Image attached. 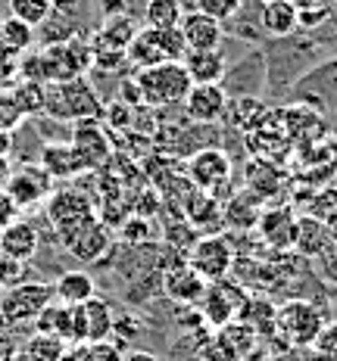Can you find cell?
Instances as JSON below:
<instances>
[{
    "instance_id": "29",
    "label": "cell",
    "mask_w": 337,
    "mask_h": 361,
    "mask_svg": "<svg viewBox=\"0 0 337 361\" xmlns=\"http://www.w3.org/2000/svg\"><path fill=\"white\" fill-rule=\"evenodd\" d=\"M10 90V97L16 100V106L22 116H35V112H44V94H47V87L37 85V81H22L16 78V85L6 87Z\"/></svg>"
},
{
    "instance_id": "8",
    "label": "cell",
    "mask_w": 337,
    "mask_h": 361,
    "mask_svg": "<svg viewBox=\"0 0 337 361\" xmlns=\"http://www.w3.org/2000/svg\"><path fill=\"white\" fill-rule=\"evenodd\" d=\"M44 212H47V221L54 224L57 237L97 215L88 193H81L78 187H59V190H54L47 197V202H44Z\"/></svg>"
},
{
    "instance_id": "15",
    "label": "cell",
    "mask_w": 337,
    "mask_h": 361,
    "mask_svg": "<svg viewBox=\"0 0 337 361\" xmlns=\"http://www.w3.org/2000/svg\"><path fill=\"white\" fill-rule=\"evenodd\" d=\"M182 106L191 122L213 125L228 112V94H225L222 85H191Z\"/></svg>"
},
{
    "instance_id": "40",
    "label": "cell",
    "mask_w": 337,
    "mask_h": 361,
    "mask_svg": "<svg viewBox=\"0 0 337 361\" xmlns=\"http://www.w3.org/2000/svg\"><path fill=\"white\" fill-rule=\"evenodd\" d=\"M97 6H100L103 16H131L134 10V0H97Z\"/></svg>"
},
{
    "instance_id": "3",
    "label": "cell",
    "mask_w": 337,
    "mask_h": 361,
    "mask_svg": "<svg viewBox=\"0 0 337 361\" xmlns=\"http://www.w3.org/2000/svg\"><path fill=\"white\" fill-rule=\"evenodd\" d=\"M44 72V85H63L72 78H85V72L94 66L91 44L81 37H66V41H50L47 47L37 54Z\"/></svg>"
},
{
    "instance_id": "16",
    "label": "cell",
    "mask_w": 337,
    "mask_h": 361,
    "mask_svg": "<svg viewBox=\"0 0 337 361\" xmlns=\"http://www.w3.org/2000/svg\"><path fill=\"white\" fill-rule=\"evenodd\" d=\"M178 32H182L187 50H219V44L225 37L222 22L206 16V13H200V10L184 13L182 22H178Z\"/></svg>"
},
{
    "instance_id": "42",
    "label": "cell",
    "mask_w": 337,
    "mask_h": 361,
    "mask_svg": "<svg viewBox=\"0 0 337 361\" xmlns=\"http://www.w3.org/2000/svg\"><path fill=\"white\" fill-rule=\"evenodd\" d=\"M321 274H325L328 277V281H334L337 283V240H334V243L331 246H328V250L325 252H321Z\"/></svg>"
},
{
    "instance_id": "17",
    "label": "cell",
    "mask_w": 337,
    "mask_h": 361,
    "mask_svg": "<svg viewBox=\"0 0 337 361\" xmlns=\"http://www.w3.org/2000/svg\"><path fill=\"white\" fill-rule=\"evenodd\" d=\"M37 246H41L37 228L25 218H16L13 224L0 228V255H10L16 262H32Z\"/></svg>"
},
{
    "instance_id": "49",
    "label": "cell",
    "mask_w": 337,
    "mask_h": 361,
    "mask_svg": "<svg viewBox=\"0 0 337 361\" xmlns=\"http://www.w3.org/2000/svg\"><path fill=\"white\" fill-rule=\"evenodd\" d=\"M0 25H4V16H0Z\"/></svg>"
},
{
    "instance_id": "5",
    "label": "cell",
    "mask_w": 337,
    "mask_h": 361,
    "mask_svg": "<svg viewBox=\"0 0 337 361\" xmlns=\"http://www.w3.org/2000/svg\"><path fill=\"white\" fill-rule=\"evenodd\" d=\"M275 330L288 340L290 345H312V340L319 336V330L325 327V314L319 312L316 302H306V299H288L275 308Z\"/></svg>"
},
{
    "instance_id": "28",
    "label": "cell",
    "mask_w": 337,
    "mask_h": 361,
    "mask_svg": "<svg viewBox=\"0 0 337 361\" xmlns=\"http://www.w3.org/2000/svg\"><path fill=\"white\" fill-rule=\"evenodd\" d=\"M182 16H184L182 0H147L144 4L147 28H178Z\"/></svg>"
},
{
    "instance_id": "33",
    "label": "cell",
    "mask_w": 337,
    "mask_h": 361,
    "mask_svg": "<svg viewBox=\"0 0 337 361\" xmlns=\"http://www.w3.org/2000/svg\"><path fill=\"white\" fill-rule=\"evenodd\" d=\"M69 355L75 361H122V345L103 340V343H78V349H72Z\"/></svg>"
},
{
    "instance_id": "26",
    "label": "cell",
    "mask_w": 337,
    "mask_h": 361,
    "mask_svg": "<svg viewBox=\"0 0 337 361\" xmlns=\"http://www.w3.org/2000/svg\"><path fill=\"white\" fill-rule=\"evenodd\" d=\"M32 47H35V28L25 25V22H19V19H13V16L4 19V25H0V50H4L6 56L19 59Z\"/></svg>"
},
{
    "instance_id": "24",
    "label": "cell",
    "mask_w": 337,
    "mask_h": 361,
    "mask_svg": "<svg viewBox=\"0 0 337 361\" xmlns=\"http://www.w3.org/2000/svg\"><path fill=\"white\" fill-rule=\"evenodd\" d=\"M138 28L141 25L131 16H110L100 25V32L94 35L91 50H122L125 54V47H129V41L138 35Z\"/></svg>"
},
{
    "instance_id": "43",
    "label": "cell",
    "mask_w": 337,
    "mask_h": 361,
    "mask_svg": "<svg viewBox=\"0 0 337 361\" xmlns=\"http://www.w3.org/2000/svg\"><path fill=\"white\" fill-rule=\"evenodd\" d=\"M129 109H131L129 103H112L107 122H110L112 128H125V125H131V112H129Z\"/></svg>"
},
{
    "instance_id": "4",
    "label": "cell",
    "mask_w": 337,
    "mask_h": 361,
    "mask_svg": "<svg viewBox=\"0 0 337 361\" xmlns=\"http://www.w3.org/2000/svg\"><path fill=\"white\" fill-rule=\"evenodd\" d=\"M54 302V287L41 281H22L0 293V321L6 327H25L35 324L44 305Z\"/></svg>"
},
{
    "instance_id": "47",
    "label": "cell",
    "mask_w": 337,
    "mask_h": 361,
    "mask_svg": "<svg viewBox=\"0 0 337 361\" xmlns=\"http://www.w3.org/2000/svg\"><path fill=\"white\" fill-rule=\"evenodd\" d=\"M13 175V165H10V156H0V190L6 187V180Z\"/></svg>"
},
{
    "instance_id": "35",
    "label": "cell",
    "mask_w": 337,
    "mask_h": 361,
    "mask_svg": "<svg viewBox=\"0 0 337 361\" xmlns=\"http://www.w3.org/2000/svg\"><path fill=\"white\" fill-rule=\"evenodd\" d=\"M312 361H337V321H325L312 340Z\"/></svg>"
},
{
    "instance_id": "34",
    "label": "cell",
    "mask_w": 337,
    "mask_h": 361,
    "mask_svg": "<svg viewBox=\"0 0 337 361\" xmlns=\"http://www.w3.org/2000/svg\"><path fill=\"white\" fill-rule=\"evenodd\" d=\"M200 361H241V355H237L235 345L215 330V334H209L203 345H200Z\"/></svg>"
},
{
    "instance_id": "32",
    "label": "cell",
    "mask_w": 337,
    "mask_h": 361,
    "mask_svg": "<svg viewBox=\"0 0 337 361\" xmlns=\"http://www.w3.org/2000/svg\"><path fill=\"white\" fill-rule=\"evenodd\" d=\"M309 215L316 221L328 224L337 237V187H321L316 197L309 200Z\"/></svg>"
},
{
    "instance_id": "2",
    "label": "cell",
    "mask_w": 337,
    "mask_h": 361,
    "mask_svg": "<svg viewBox=\"0 0 337 361\" xmlns=\"http://www.w3.org/2000/svg\"><path fill=\"white\" fill-rule=\"evenodd\" d=\"M44 112H50L59 122H81V118H100L103 103L88 78H72L63 85H47Z\"/></svg>"
},
{
    "instance_id": "30",
    "label": "cell",
    "mask_w": 337,
    "mask_h": 361,
    "mask_svg": "<svg viewBox=\"0 0 337 361\" xmlns=\"http://www.w3.org/2000/svg\"><path fill=\"white\" fill-rule=\"evenodd\" d=\"M10 16L25 22V25H44L50 16H54V0H10Z\"/></svg>"
},
{
    "instance_id": "18",
    "label": "cell",
    "mask_w": 337,
    "mask_h": 361,
    "mask_svg": "<svg viewBox=\"0 0 337 361\" xmlns=\"http://www.w3.org/2000/svg\"><path fill=\"white\" fill-rule=\"evenodd\" d=\"M206 290V281L191 265H175L162 274V293L178 305H197Z\"/></svg>"
},
{
    "instance_id": "11",
    "label": "cell",
    "mask_w": 337,
    "mask_h": 361,
    "mask_svg": "<svg viewBox=\"0 0 337 361\" xmlns=\"http://www.w3.org/2000/svg\"><path fill=\"white\" fill-rule=\"evenodd\" d=\"M75 312V343H103L112 336V308L107 299L91 296L81 305H72Z\"/></svg>"
},
{
    "instance_id": "39",
    "label": "cell",
    "mask_w": 337,
    "mask_h": 361,
    "mask_svg": "<svg viewBox=\"0 0 337 361\" xmlns=\"http://www.w3.org/2000/svg\"><path fill=\"white\" fill-rule=\"evenodd\" d=\"M94 54V66H100V69H119V66H125V54L122 50H91Z\"/></svg>"
},
{
    "instance_id": "1",
    "label": "cell",
    "mask_w": 337,
    "mask_h": 361,
    "mask_svg": "<svg viewBox=\"0 0 337 361\" xmlns=\"http://www.w3.org/2000/svg\"><path fill=\"white\" fill-rule=\"evenodd\" d=\"M138 87L141 106H153V109H169V106H182L187 90H191V78H187L182 63H160L141 69L134 78Z\"/></svg>"
},
{
    "instance_id": "20",
    "label": "cell",
    "mask_w": 337,
    "mask_h": 361,
    "mask_svg": "<svg viewBox=\"0 0 337 361\" xmlns=\"http://www.w3.org/2000/svg\"><path fill=\"white\" fill-rule=\"evenodd\" d=\"M182 66L191 78V85H222L225 81V56L219 50H187L182 56Z\"/></svg>"
},
{
    "instance_id": "51",
    "label": "cell",
    "mask_w": 337,
    "mask_h": 361,
    "mask_svg": "<svg viewBox=\"0 0 337 361\" xmlns=\"http://www.w3.org/2000/svg\"><path fill=\"white\" fill-rule=\"evenodd\" d=\"M0 293H4V287H0Z\"/></svg>"
},
{
    "instance_id": "14",
    "label": "cell",
    "mask_w": 337,
    "mask_h": 361,
    "mask_svg": "<svg viewBox=\"0 0 337 361\" xmlns=\"http://www.w3.org/2000/svg\"><path fill=\"white\" fill-rule=\"evenodd\" d=\"M256 231L262 243L272 246L275 252L294 250V234H297V215L290 206H275V209H259Z\"/></svg>"
},
{
    "instance_id": "19",
    "label": "cell",
    "mask_w": 337,
    "mask_h": 361,
    "mask_svg": "<svg viewBox=\"0 0 337 361\" xmlns=\"http://www.w3.org/2000/svg\"><path fill=\"white\" fill-rule=\"evenodd\" d=\"M334 231L328 224L316 221L312 215H303L297 218V234H294V252L303 255V259H321V252L334 243Z\"/></svg>"
},
{
    "instance_id": "21",
    "label": "cell",
    "mask_w": 337,
    "mask_h": 361,
    "mask_svg": "<svg viewBox=\"0 0 337 361\" xmlns=\"http://www.w3.org/2000/svg\"><path fill=\"white\" fill-rule=\"evenodd\" d=\"M259 25H262V32L272 35V37H288V35H294L297 25H300L294 0H262Z\"/></svg>"
},
{
    "instance_id": "36",
    "label": "cell",
    "mask_w": 337,
    "mask_h": 361,
    "mask_svg": "<svg viewBox=\"0 0 337 361\" xmlns=\"http://www.w3.org/2000/svg\"><path fill=\"white\" fill-rule=\"evenodd\" d=\"M241 4L244 0H194V10H200V13H206V16L222 22V19L235 16V13L241 10Z\"/></svg>"
},
{
    "instance_id": "48",
    "label": "cell",
    "mask_w": 337,
    "mask_h": 361,
    "mask_svg": "<svg viewBox=\"0 0 337 361\" xmlns=\"http://www.w3.org/2000/svg\"><path fill=\"white\" fill-rule=\"evenodd\" d=\"M63 361H75V358H72V355H69V352H66V358H63Z\"/></svg>"
},
{
    "instance_id": "46",
    "label": "cell",
    "mask_w": 337,
    "mask_h": 361,
    "mask_svg": "<svg viewBox=\"0 0 337 361\" xmlns=\"http://www.w3.org/2000/svg\"><path fill=\"white\" fill-rule=\"evenodd\" d=\"M13 352H16V340H10V336L0 334V361H10Z\"/></svg>"
},
{
    "instance_id": "23",
    "label": "cell",
    "mask_w": 337,
    "mask_h": 361,
    "mask_svg": "<svg viewBox=\"0 0 337 361\" xmlns=\"http://www.w3.org/2000/svg\"><path fill=\"white\" fill-rule=\"evenodd\" d=\"M37 165H41L54 180H66V178L81 175V162H78V156H75L72 144H57V140H50V144L41 147V162Z\"/></svg>"
},
{
    "instance_id": "37",
    "label": "cell",
    "mask_w": 337,
    "mask_h": 361,
    "mask_svg": "<svg viewBox=\"0 0 337 361\" xmlns=\"http://www.w3.org/2000/svg\"><path fill=\"white\" fill-rule=\"evenodd\" d=\"M22 274H25V262H16V259H10V255H0V287L22 283Z\"/></svg>"
},
{
    "instance_id": "22",
    "label": "cell",
    "mask_w": 337,
    "mask_h": 361,
    "mask_svg": "<svg viewBox=\"0 0 337 361\" xmlns=\"http://www.w3.org/2000/svg\"><path fill=\"white\" fill-rule=\"evenodd\" d=\"M37 334H47V336H57L63 343H75V312L72 305H63V302H50L41 308V314L35 318L32 324Z\"/></svg>"
},
{
    "instance_id": "50",
    "label": "cell",
    "mask_w": 337,
    "mask_h": 361,
    "mask_svg": "<svg viewBox=\"0 0 337 361\" xmlns=\"http://www.w3.org/2000/svg\"><path fill=\"white\" fill-rule=\"evenodd\" d=\"M331 4H334V6H337V0H331Z\"/></svg>"
},
{
    "instance_id": "6",
    "label": "cell",
    "mask_w": 337,
    "mask_h": 361,
    "mask_svg": "<svg viewBox=\"0 0 337 361\" xmlns=\"http://www.w3.org/2000/svg\"><path fill=\"white\" fill-rule=\"evenodd\" d=\"M235 262H237V252L225 234L197 237L191 246V252H187V265L197 271L206 283L225 281V277L231 274V268H235Z\"/></svg>"
},
{
    "instance_id": "27",
    "label": "cell",
    "mask_w": 337,
    "mask_h": 361,
    "mask_svg": "<svg viewBox=\"0 0 337 361\" xmlns=\"http://www.w3.org/2000/svg\"><path fill=\"white\" fill-rule=\"evenodd\" d=\"M281 184H284V178H281V171L278 169H272L268 162H250L247 165V187H250V193L256 200H268V197H275V193L281 190Z\"/></svg>"
},
{
    "instance_id": "25",
    "label": "cell",
    "mask_w": 337,
    "mask_h": 361,
    "mask_svg": "<svg viewBox=\"0 0 337 361\" xmlns=\"http://www.w3.org/2000/svg\"><path fill=\"white\" fill-rule=\"evenodd\" d=\"M54 287V299L63 305H81L85 299L97 296L94 293V277L88 274V271H66V274L57 277V283H50Z\"/></svg>"
},
{
    "instance_id": "31",
    "label": "cell",
    "mask_w": 337,
    "mask_h": 361,
    "mask_svg": "<svg viewBox=\"0 0 337 361\" xmlns=\"http://www.w3.org/2000/svg\"><path fill=\"white\" fill-rule=\"evenodd\" d=\"M225 218H228L231 228H256V218H259V200L253 193H241L225 206Z\"/></svg>"
},
{
    "instance_id": "13",
    "label": "cell",
    "mask_w": 337,
    "mask_h": 361,
    "mask_svg": "<svg viewBox=\"0 0 337 361\" xmlns=\"http://www.w3.org/2000/svg\"><path fill=\"white\" fill-rule=\"evenodd\" d=\"M187 175H191L194 187L203 193H215L225 180L231 178V159L222 153L219 147H206L197 149L187 162Z\"/></svg>"
},
{
    "instance_id": "45",
    "label": "cell",
    "mask_w": 337,
    "mask_h": 361,
    "mask_svg": "<svg viewBox=\"0 0 337 361\" xmlns=\"http://www.w3.org/2000/svg\"><path fill=\"white\" fill-rule=\"evenodd\" d=\"M122 361H162V358L153 355V352H147V349H129L122 355Z\"/></svg>"
},
{
    "instance_id": "12",
    "label": "cell",
    "mask_w": 337,
    "mask_h": 361,
    "mask_svg": "<svg viewBox=\"0 0 337 361\" xmlns=\"http://www.w3.org/2000/svg\"><path fill=\"white\" fill-rule=\"evenodd\" d=\"M69 144L81 162V171H94V169H100V165H107V159H110V137L97 118H81V122H75V134Z\"/></svg>"
},
{
    "instance_id": "9",
    "label": "cell",
    "mask_w": 337,
    "mask_h": 361,
    "mask_svg": "<svg viewBox=\"0 0 337 361\" xmlns=\"http://www.w3.org/2000/svg\"><path fill=\"white\" fill-rule=\"evenodd\" d=\"M4 190L10 193V200L25 212V209H35V206H41V202H47V197L54 193V178H50L41 165H19V169H13Z\"/></svg>"
},
{
    "instance_id": "41",
    "label": "cell",
    "mask_w": 337,
    "mask_h": 361,
    "mask_svg": "<svg viewBox=\"0 0 337 361\" xmlns=\"http://www.w3.org/2000/svg\"><path fill=\"white\" fill-rule=\"evenodd\" d=\"M16 218H22V209L16 202L10 200V193L0 190V228H6V224H13Z\"/></svg>"
},
{
    "instance_id": "44",
    "label": "cell",
    "mask_w": 337,
    "mask_h": 361,
    "mask_svg": "<svg viewBox=\"0 0 337 361\" xmlns=\"http://www.w3.org/2000/svg\"><path fill=\"white\" fill-rule=\"evenodd\" d=\"M13 78H16V59H13V56H6L4 50H0V87H4V85H10Z\"/></svg>"
},
{
    "instance_id": "38",
    "label": "cell",
    "mask_w": 337,
    "mask_h": 361,
    "mask_svg": "<svg viewBox=\"0 0 337 361\" xmlns=\"http://www.w3.org/2000/svg\"><path fill=\"white\" fill-rule=\"evenodd\" d=\"M147 231H150L147 218H129V221L122 224V237L131 240V243H141V240H150V237H153V234H147Z\"/></svg>"
},
{
    "instance_id": "10",
    "label": "cell",
    "mask_w": 337,
    "mask_h": 361,
    "mask_svg": "<svg viewBox=\"0 0 337 361\" xmlns=\"http://www.w3.org/2000/svg\"><path fill=\"white\" fill-rule=\"evenodd\" d=\"M59 243L66 246V252L78 262H97L100 255H107L110 250V224L100 221V218H88L78 228L59 234Z\"/></svg>"
},
{
    "instance_id": "7",
    "label": "cell",
    "mask_w": 337,
    "mask_h": 361,
    "mask_svg": "<svg viewBox=\"0 0 337 361\" xmlns=\"http://www.w3.org/2000/svg\"><path fill=\"white\" fill-rule=\"evenodd\" d=\"M247 302L244 290L237 287V283H228V277L225 281H215V283H206L203 296H200V314H203V324H209L213 330H219L225 324H231V321L241 314V308Z\"/></svg>"
}]
</instances>
